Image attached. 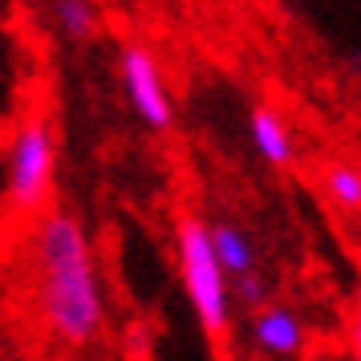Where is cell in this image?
<instances>
[{"label": "cell", "mask_w": 361, "mask_h": 361, "mask_svg": "<svg viewBox=\"0 0 361 361\" xmlns=\"http://www.w3.org/2000/svg\"><path fill=\"white\" fill-rule=\"evenodd\" d=\"M37 296L41 317L53 337L66 345H90L106 329V296H102L98 260L82 219L66 207H49L37 224Z\"/></svg>", "instance_id": "obj_1"}, {"label": "cell", "mask_w": 361, "mask_h": 361, "mask_svg": "<svg viewBox=\"0 0 361 361\" xmlns=\"http://www.w3.org/2000/svg\"><path fill=\"white\" fill-rule=\"evenodd\" d=\"M175 247H179V276L187 288V300L195 309V321L212 341H224L231 325V300H228V276L219 272L212 252L207 224L195 212H183L175 219Z\"/></svg>", "instance_id": "obj_2"}, {"label": "cell", "mask_w": 361, "mask_h": 361, "mask_svg": "<svg viewBox=\"0 0 361 361\" xmlns=\"http://www.w3.org/2000/svg\"><path fill=\"white\" fill-rule=\"evenodd\" d=\"M53 171H57V126L49 114H29L13 134L8 150V203L13 212L33 215L53 195Z\"/></svg>", "instance_id": "obj_3"}, {"label": "cell", "mask_w": 361, "mask_h": 361, "mask_svg": "<svg viewBox=\"0 0 361 361\" xmlns=\"http://www.w3.org/2000/svg\"><path fill=\"white\" fill-rule=\"evenodd\" d=\"M118 73H122V90L130 98L134 114L142 118L150 130H171L175 126V102L166 94L159 57L142 41H122V49H118Z\"/></svg>", "instance_id": "obj_4"}, {"label": "cell", "mask_w": 361, "mask_h": 361, "mask_svg": "<svg viewBox=\"0 0 361 361\" xmlns=\"http://www.w3.org/2000/svg\"><path fill=\"white\" fill-rule=\"evenodd\" d=\"M247 337L256 349H264L268 357H296L300 349H305V337H309V329L300 321V312L293 305H264L260 312H252V325H247Z\"/></svg>", "instance_id": "obj_5"}, {"label": "cell", "mask_w": 361, "mask_h": 361, "mask_svg": "<svg viewBox=\"0 0 361 361\" xmlns=\"http://www.w3.org/2000/svg\"><path fill=\"white\" fill-rule=\"evenodd\" d=\"M247 134H252V147L260 154L268 166H293L296 159V142H293V130H288V122L280 114L272 102H256L252 106V114H247Z\"/></svg>", "instance_id": "obj_6"}, {"label": "cell", "mask_w": 361, "mask_h": 361, "mask_svg": "<svg viewBox=\"0 0 361 361\" xmlns=\"http://www.w3.org/2000/svg\"><path fill=\"white\" fill-rule=\"evenodd\" d=\"M207 235H212V252L215 264L228 280L244 276V272H256V260H260V244L256 235L235 224V219H219V224H207Z\"/></svg>", "instance_id": "obj_7"}, {"label": "cell", "mask_w": 361, "mask_h": 361, "mask_svg": "<svg viewBox=\"0 0 361 361\" xmlns=\"http://www.w3.org/2000/svg\"><path fill=\"white\" fill-rule=\"evenodd\" d=\"M321 191L325 199L345 215H361V166L345 159L321 163Z\"/></svg>", "instance_id": "obj_8"}, {"label": "cell", "mask_w": 361, "mask_h": 361, "mask_svg": "<svg viewBox=\"0 0 361 361\" xmlns=\"http://www.w3.org/2000/svg\"><path fill=\"white\" fill-rule=\"evenodd\" d=\"M53 17L73 45H90L102 33V13L94 0H53Z\"/></svg>", "instance_id": "obj_9"}, {"label": "cell", "mask_w": 361, "mask_h": 361, "mask_svg": "<svg viewBox=\"0 0 361 361\" xmlns=\"http://www.w3.org/2000/svg\"><path fill=\"white\" fill-rule=\"evenodd\" d=\"M228 300H231V309L260 312L264 305H272V280L264 276L260 268L256 272H244V276L228 280Z\"/></svg>", "instance_id": "obj_10"}, {"label": "cell", "mask_w": 361, "mask_h": 361, "mask_svg": "<svg viewBox=\"0 0 361 361\" xmlns=\"http://www.w3.org/2000/svg\"><path fill=\"white\" fill-rule=\"evenodd\" d=\"M349 341H353V353L361 357V309L349 317Z\"/></svg>", "instance_id": "obj_11"}, {"label": "cell", "mask_w": 361, "mask_h": 361, "mask_svg": "<svg viewBox=\"0 0 361 361\" xmlns=\"http://www.w3.org/2000/svg\"><path fill=\"white\" fill-rule=\"evenodd\" d=\"M357 361H361V357H357Z\"/></svg>", "instance_id": "obj_12"}]
</instances>
